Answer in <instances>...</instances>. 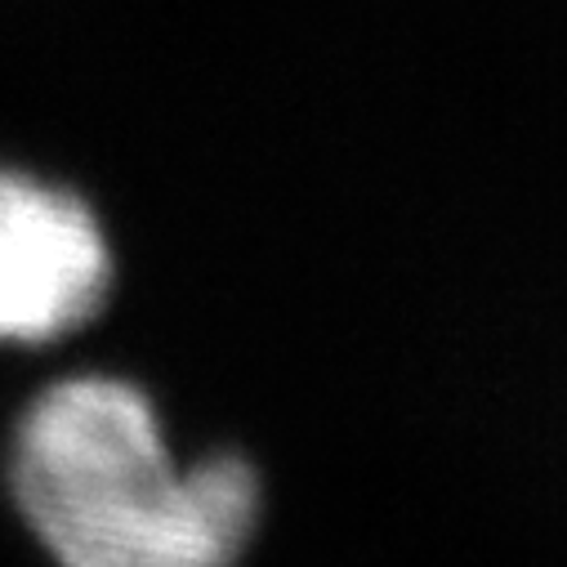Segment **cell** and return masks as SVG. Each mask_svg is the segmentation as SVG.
Wrapping results in <instances>:
<instances>
[{
	"mask_svg": "<svg viewBox=\"0 0 567 567\" xmlns=\"http://www.w3.org/2000/svg\"><path fill=\"white\" fill-rule=\"evenodd\" d=\"M10 483L63 567H233L259 523L241 456L179 474L153 402L107 375L63 380L28 406Z\"/></svg>",
	"mask_w": 567,
	"mask_h": 567,
	"instance_id": "obj_1",
	"label": "cell"
},
{
	"mask_svg": "<svg viewBox=\"0 0 567 567\" xmlns=\"http://www.w3.org/2000/svg\"><path fill=\"white\" fill-rule=\"evenodd\" d=\"M112 287L94 210L41 179L0 171V340L50 344L85 327Z\"/></svg>",
	"mask_w": 567,
	"mask_h": 567,
	"instance_id": "obj_2",
	"label": "cell"
}]
</instances>
